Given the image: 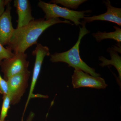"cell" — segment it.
<instances>
[{
	"label": "cell",
	"instance_id": "1",
	"mask_svg": "<svg viewBox=\"0 0 121 121\" xmlns=\"http://www.w3.org/2000/svg\"><path fill=\"white\" fill-rule=\"evenodd\" d=\"M59 23L73 25L70 21H62L58 18L48 20L44 18L35 20L27 25L15 29L7 48L14 53H25L29 48L37 44V40L47 29Z\"/></svg>",
	"mask_w": 121,
	"mask_h": 121
},
{
	"label": "cell",
	"instance_id": "2",
	"mask_svg": "<svg viewBox=\"0 0 121 121\" xmlns=\"http://www.w3.org/2000/svg\"><path fill=\"white\" fill-rule=\"evenodd\" d=\"M82 27H79L78 38L75 44L70 50L60 53L55 52L51 55L50 60L53 63L62 62L68 64V66L79 70L95 77H99L100 74L95 72V69L89 66L81 59L79 45L81 40L85 35L90 32L86 27V23L82 22Z\"/></svg>",
	"mask_w": 121,
	"mask_h": 121
},
{
	"label": "cell",
	"instance_id": "3",
	"mask_svg": "<svg viewBox=\"0 0 121 121\" xmlns=\"http://www.w3.org/2000/svg\"><path fill=\"white\" fill-rule=\"evenodd\" d=\"M38 5L45 13L44 19L46 20L62 17L72 21L76 26L82 25L80 20L86 16L85 13L91 12L90 10L82 11H74L60 7L56 4L47 3L41 0L39 1Z\"/></svg>",
	"mask_w": 121,
	"mask_h": 121
},
{
	"label": "cell",
	"instance_id": "4",
	"mask_svg": "<svg viewBox=\"0 0 121 121\" xmlns=\"http://www.w3.org/2000/svg\"><path fill=\"white\" fill-rule=\"evenodd\" d=\"M28 70L9 78L7 81L8 95L11 99V104L15 105L20 101L28 86V82L30 75Z\"/></svg>",
	"mask_w": 121,
	"mask_h": 121
},
{
	"label": "cell",
	"instance_id": "5",
	"mask_svg": "<svg viewBox=\"0 0 121 121\" xmlns=\"http://www.w3.org/2000/svg\"><path fill=\"white\" fill-rule=\"evenodd\" d=\"M25 53H14L12 58L4 60L0 63L5 80L9 78L28 70L29 62Z\"/></svg>",
	"mask_w": 121,
	"mask_h": 121
},
{
	"label": "cell",
	"instance_id": "6",
	"mask_svg": "<svg viewBox=\"0 0 121 121\" xmlns=\"http://www.w3.org/2000/svg\"><path fill=\"white\" fill-rule=\"evenodd\" d=\"M32 55L36 56L35 60L28 97L26 101L22 115V118H23L30 99L33 97V91L39 75L44 59L45 56L50 55V50L48 47L43 46L40 44L37 43L35 49L33 52Z\"/></svg>",
	"mask_w": 121,
	"mask_h": 121
},
{
	"label": "cell",
	"instance_id": "7",
	"mask_svg": "<svg viewBox=\"0 0 121 121\" xmlns=\"http://www.w3.org/2000/svg\"><path fill=\"white\" fill-rule=\"evenodd\" d=\"M72 84L74 89L86 87L101 89L107 86L103 78L95 77L79 70L74 71L72 75Z\"/></svg>",
	"mask_w": 121,
	"mask_h": 121
},
{
	"label": "cell",
	"instance_id": "8",
	"mask_svg": "<svg viewBox=\"0 0 121 121\" xmlns=\"http://www.w3.org/2000/svg\"><path fill=\"white\" fill-rule=\"evenodd\" d=\"M11 2L7 4L4 13L0 17V43L3 46L8 45L15 29L12 23Z\"/></svg>",
	"mask_w": 121,
	"mask_h": 121
},
{
	"label": "cell",
	"instance_id": "9",
	"mask_svg": "<svg viewBox=\"0 0 121 121\" xmlns=\"http://www.w3.org/2000/svg\"><path fill=\"white\" fill-rule=\"evenodd\" d=\"M107 8L105 13L90 17H84L82 22L89 23L95 21H107L117 24L121 26V9L113 7L109 0L104 1Z\"/></svg>",
	"mask_w": 121,
	"mask_h": 121
},
{
	"label": "cell",
	"instance_id": "10",
	"mask_svg": "<svg viewBox=\"0 0 121 121\" xmlns=\"http://www.w3.org/2000/svg\"><path fill=\"white\" fill-rule=\"evenodd\" d=\"M13 3L18 16L17 28L27 25L35 20L32 15L31 4L28 0H15Z\"/></svg>",
	"mask_w": 121,
	"mask_h": 121
},
{
	"label": "cell",
	"instance_id": "11",
	"mask_svg": "<svg viewBox=\"0 0 121 121\" xmlns=\"http://www.w3.org/2000/svg\"><path fill=\"white\" fill-rule=\"evenodd\" d=\"M107 52L110 54L111 59L108 60L103 56H99V60L101 61L99 65L102 67L112 65L114 66L118 72L119 81L121 80V58L117 52L112 48H108Z\"/></svg>",
	"mask_w": 121,
	"mask_h": 121
},
{
	"label": "cell",
	"instance_id": "12",
	"mask_svg": "<svg viewBox=\"0 0 121 121\" xmlns=\"http://www.w3.org/2000/svg\"><path fill=\"white\" fill-rule=\"evenodd\" d=\"M113 27L115 29L114 31L109 32L105 31L103 32L98 31L96 33H92V36L95 38L98 42H101L102 40L105 39H110L114 40L118 43H121V29L117 26H114Z\"/></svg>",
	"mask_w": 121,
	"mask_h": 121
},
{
	"label": "cell",
	"instance_id": "13",
	"mask_svg": "<svg viewBox=\"0 0 121 121\" xmlns=\"http://www.w3.org/2000/svg\"><path fill=\"white\" fill-rule=\"evenodd\" d=\"M87 0H52L50 3H53L56 4H60L65 8L72 9H76L82 4Z\"/></svg>",
	"mask_w": 121,
	"mask_h": 121
},
{
	"label": "cell",
	"instance_id": "14",
	"mask_svg": "<svg viewBox=\"0 0 121 121\" xmlns=\"http://www.w3.org/2000/svg\"><path fill=\"white\" fill-rule=\"evenodd\" d=\"M2 108L0 114V120L4 121L8 115L11 104V99L8 95H3Z\"/></svg>",
	"mask_w": 121,
	"mask_h": 121
},
{
	"label": "cell",
	"instance_id": "15",
	"mask_svg": "<svg viewBox=\"0 0 121 121\" xmlns=\"http://www.w3.org/2000/svg\"><path fill=\"white\" fill-rule=\"evenodd\" d=\"M14 55V53L10 49L4 48L0 43V63L4 60L12 58Z\"/></svg>",
	"mask_w": 121,
	"mask_h": 121
},
{
	"label": "cell",
	"instance_id": "16",
	"mask_svg": "<svg viewBox=\"0 0 121 121\" xmlns=\"http://www.w3.org/2000/svg\"><path fill=\"white\" fill-rule=\"evenodd\" d=\"M8 88L7 81L3 79L0 74V94L3 95L8 94Z\"/></svg>",
	"mask_w": 121,
	"mask_h": 121
},
{
	"label": "cell",
	"instance_id": "17",
	"mask_svg": "<svg viewBox=\"0 0 121 121\" xmlns=\"http://www.w3.org/2000/svg\"><path fill=\"white\" fill-rule=\"evenodd\" d=\"M11 1L9 0H0V17L4 13L5 7Z\"/></svg>",
	"mask_w": 121,
	"mask_h": 121
},
{
	"label": "cell",
	"instance_id": "18",
	"mask_svg": "<svg viewBox=\"0 0 121 121\" xmlns=\"http://www.w3.org/2000/svg\"><path fill=\"white\" fill-rule=\"evenodd\" d=\"M35 116V114L34 112L31 111L29 114L28 117H27L25 121H33Z\"/></svg>",
	"mask_w": 121,
	"mask_h": 121
},
{
	"label": "cell",
	"instance_id": "19",
	"mask_svg": "<svg viewBox=\"0 0 121 121\" xmlns=\"http://www.w3.org/2000/svg\"><path fill=\"white\" fill-rule=\"evenodd\" d=\"M0 121H8H8H5H5H0Z\"/></svg>",
	"mask_w": 121,
	"mask_h": 121
},
{
	"label": "cell",
	"instance_id": "20",
	"mask_svg": "<svg viewBox=\"0 0 121 121\" xmlns=\"http://www.w3.org/2000/svg\"></svg>",
	"mask_w": 121,
	"mask_h": 121
}]
</instances>
